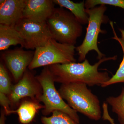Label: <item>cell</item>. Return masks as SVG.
I'll use <instances>...</instances> for the list:
<instances>
[{
    "label": "cell",
    "instance_id": "30bf717a",
    "mask_svg": "<svg viewBox=\"0 0 124 124\" xmlns=\"http://www.w3.org/2000/svg\"><path fill=\"white\" fill-rule=\"evenodd\" d=\"M26 0H0V24L15 27L23 18Z\"/></svg>",
    "mask_w": 124,
    "mask_h": 124
},
{
    "label": "cell",
    "instance_id": "d6986e66",
    "mask_svg": "<svg viewBox=\"0 0 124 124\" xmlns=\"http://www.w3.org/2000/svg\"><path fill=\"white\" fill-rule=\"evenodd\" d=\"M102 5H110L120 7L124 10V0H87L85 2V7L87 9Z\"/></svg>",
    "mask_w": 124,
    "mask_h": 124
},
{
    "label": "cell",
    "instance_id": "277c9868",
    "mask_svg": "<svg viewBox=\"0 0 124 124\" xmlns=\"http://www.w3.org/2000/svg\"><path fill=\"white\" fill-rule=\"evenodd\" d=\"M36 77L42 88L40 102L43 103L44 106L42 110V115L46 116L54 111H61L79 124L80 118L77 112L65 102L56 89L53 76L48 66L44 67L40 73Z\"/></svg>",
    "mask_w": 124,
    "mask_h": 124
},
{
    "label": "cell",
    "instance_id": "4fadbf2b",
    "mask_svg": "<svg viewBox=\"0 0 124 124\" xmlns=\"http://www.w3.org/2000/svg\"><path fill=\"white\" fill-rule=\"evenodd\" d=\"M24 47L23 39L15 27L0 24V50H6L11 46Z\"/></svg>",
    "mask_w": 124,
    "mask_h": 124
},
{
    "label": "cell",
    "instance_id": "9c48e42d",
    "mask_svg": "<svg viewBox=\"0 0 124 124\" xmlns=\"http://www.w3.org/2000/svg\"><path fill=\"white\" fill-rule=\"evenodd\" d=\"M35 51L17 49L6 51L2 54L6 66L16 82L21 79L34 57Z\"/></svg>",
    "mask_w": 124,
    "mask_h": 124
},
{
    "label": "cell",
    "instance_id": "52a82bcc",
    "mask_svg": "<svg viewBox=\"0 0 124 124\" xmlns=\"http://www.w3.org/2000/svg\"><path fill=\"white\" fill-rule=\"evenodd\" d=\"M15 28L23 39L27 49L35 50L46 44L53 37L46 22L23 18Z\"/></svg>",
    "mask_w": 124,
    "mask_h": 124
},
{
    "label": "cell",
    "instance_id": "e0dca14e",
    "mask_svg": "<svg viewBox=\"0 0 124 124\" xmlns=\"http://www.w3.org/2000/svg\"><path fill=\"white\" fill-rule=\"evenodd\" d=\"M41 120L43 124H79L66 113L58 110L53 112L50 117L42 116Z\"/></svg>",
    "mask_w": 124,
    "mask_h": 124
},
{
    "label": "cell",
    "instance_id": "9a60e30c",
    "mask_svg": "<svg viewBox=\"0 0 124 124\" xmlns=\"http://www.w3.org/2000/svg\"><path fill=\"white\" fill-rule=\"evenodd\" d=\"M110 24L114 34V37L112 38L117 41L120 45L123 51V57L122 62L120 64L119 67L115 74L109 80L102 85H101L102 87H106L116 83H124V41L122 38L117 36L115 31L112 21L110 22Z\"/></svg>",
    "mask_w": 124,
    "mask_h": 124
},
{
    "label": "cell",
    "instance_id": "6da1fadb",
    "mask_svg": "<svg viewBox=\"0 0 124 124\" xmlns=\"http://www.w3.org/2000/svg\"><path fill=\"white\" fill-rule=\"evenodd\" d=\"M116 58L117 56L104 57L93 65L90 64L88 60L85 59L81 63L55 64L48 67L55 82L62 84L81 82L89 86H101L111 77L107 72L99 71V67L103 62Z\"/></svg>",
    "mask_w": 124,
    "mask_h": 124
},
{
    "label": "cell",
    "instance_id": "ac0fdd59",
    "mask_svg": "<svg viewBox=\"0 0 124 124\" xmlns=\"http://www.w3.org/2000/svg\"><path fill=\"white\" fill-rule=\"evenodd\" d=\"M13 85L7 69L2 63L0 64V93L9 96L12 90Z\"/></svg>",
    "mask_w": 124,
    "mask_h": 124
},
{
    "label": "cell",
    "instance_id": "8992f818",
    "mask_svg": "<svg viewBox=\"0 0 124 124\" xmlns=\"http://www.w3.org/2000/svg\"><path fill=\"white\" fill-rule=\"evenodd\" d=\"M107 7L105 5H100L91 9H85L89 16L88 26L86 28V35L82 44L76 47V50L79 55V62L84 61L86 55L90 51L94 50L97 54V59L100 60L105 57L100 51L98 46V40L99 33H104L101 29V25L107 21L104 15Z\"/></svg>",
    "mask_w": 124,
    "mask_h": 124
},
{
    "label": "cell",
    "instance_id": "7a4b0ae2",
    "mask_svg": "<svg viewBox=\"0 0 124 124\" xmlns=\"http://www.w3.org/2000/svg\"><path fill=\"white\" fill-rule=\"evenodd\" d=\"M87 85L81 82L63 84L58 91L74 110L91 119L99 120L101 117L100 101Z\"/></svg>",
    "mask_w": 124,
    "mask_h": 124
},
{
    "label": "cell",
    "instance_id": "5bb4252c",
    "mask_svg": "<svg viewBox=\"0 0 124 124\" xmlns=\"http://www.w3.org/2000/svg\"><path fill=\"white\" fill-rule=\"evenodd\" d=\"M54 4L65 8L70 11L81 24H86L89 22V16L85 8V2L75 3L69 0H53Z\"/></svg>",
    "mask_w": 124,
    "mask_h": 124
},
{
    "label": "cell",
    "instance_id": "2e32d148",
    "mask_svg": "<svg viewBox=\"0 0 124 124\" xmlns=\"http://www.w3.org/2000/svg\"><path fill=\"white\" fill-rule=\"evenodd\" d=\"M106 101L111 107L113 112L117 114L120 124H124V87L119 95L108 97Z\"/></svg>",
    "mask_w": 124,
    "mask_h": 124
},
{
    "label": "cell",
    "instance_id": "3957f363",
    "mask_svg": "<svg viewBox=\"0 0 124 124\" xmlns=\"http://www.w3.org/2000/svg\"><path fill=\"white\" fill-rule=\"evenodd\" d=\"M46 23L53 39L62 44L75 45L82 35V24L70 11L63 7L55 8Z\"/></svg>",
    "mask_w": 124,
    "mask_h": 124
},
{
    "label": "cell",
    "instance_id": "44dd1931",
    "mask_svg": "<svg viewBox=\"0 0 124 124\" xmlns=\"http://www.w3.org/2000/svg\"><path fill=\"white\" fill-rule=\"evenodd\" d=\"M4 109L1 110V112L0 117V124H6V115Z\"/></svg>",
    "mask_w": 124,
    "mask_h": 124
},
{
    "label": "cell",
    "instance_id": "5b68a950",
    "mask_svg": "<svg viewBox=\"0 0 124 124\" xmlns=\"http://www.w3.org/2000/svg\"><path fill=\"white\" fill-rule=\"evenodd\" d=\"M76 47L75 45L62 44L53 38L44 46L36 49L28 69L41 67L75 62Z\"/></svg>",
    "mask_w": 124,
    "mask_h": 124
},
{
    "label": "cell",
    "instance_id": "ffe728a7",
    "mask_svg": "<svg viewBox=\"0 0 124 124\" xmlns=\"http://www.w3.org/2000/svg\"><path fill=\"white\" fill-rule=\"evenodd\" d=\"M0 103L3 107L5 113L11 110L10 108L11 105V102L8 97L1 93H0Z\"/></svg>",
    "mask_w": 124,
    "mask_h": 124
},
{
    "label": "cell",
    "instance_id": "7402d4cb",
    "mask_svg": "<svg viewBox=\"0 0 124 124\" xmlns=\"http://www.w3.org/2000/svg\"><path fill=\"white\" fill-rule=\"evenodd\" d=\"M119 31L121 33V38L124 41V30L121 29H119Z\"/></svg>",
    "mask_w": 124,
    "mask_h": 124
},
{
    "label": "cell",
    "instance_id": "ba28073f",
    "mask_svg": "<svg viewBox=\"0 0 124 124\" xmlns=\"http://www.w3.org/2000/svg\"><path fill=\"white\" fill-rule=\"evenodd\" d=\"M42 93V87L36 76L27 70L21 79L13 85L11 93L8 97L12 106L19 104L20 100L26 98L40 102Z\"/></svg>",
    "mask_w": 124,
    "mask_h": 124
},
{
    "label": "cell",
    "instance_id": "7c38bea8",
    "mask_svg": "<svg viewBox=\"0 0 124 124\" xmlns=\"http://www.w3.org/2000/svg\"><path fill=\"white\" fill-rule=\"evenodd\" d=\"M44 108V105L40 104L39 102L29 99L21 102L17 110L11 109L5 113L6 115L17 113L20 123L28 124L32 121L38 111Z\"/></svg>",
    "mask_w": 124,
    "mask_h": 124
},
{
    "label": "cell",
    "instance_id": "8fae6325",
    "mask_svg": "<svg viewBox=\"0 0 124 124\" xmlns=\"http://www.w3.org/2000/svg\"><path fill=\"white\" fill-rule=\"evenodd\" d=\"M54 5L52 0H26L23 18L46 22L54 10Z\"/></svg>",
    "mask_w": 124,
    "mask_h": 124
}]
</instances>
